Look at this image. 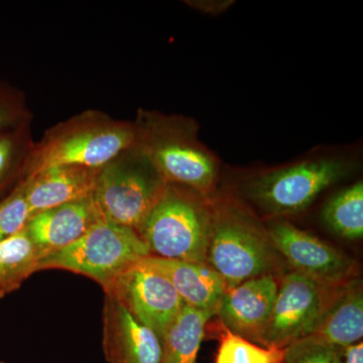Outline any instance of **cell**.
Here are the masks:
<instances>
[{"label": "cell", "mask_w": 363, "mask_h": 363, "mask_svg": "<svg viewBox=\"0 0 363 363\" xmlns=\"http://www.w3.org/2000/svg\"><path fill=\"white\" fill-rule=\"evenodd\" d=\"M133 124L135 145L167 183L191 189L205 197L212 192L218 164L198 140L194 121L140 108Z\"/></svg>", "instance_id": "1"}, {"label": "cell", "mask_w": 363, "mask_h": 363, "mask_svg": "<svg viewBox=\"0 0 363 363\" xmlns=\"http://www.w3.org/2000/svg\"><path fill=\"white\" fill-rule=\"evenodd\" d=\"M140 234L102 216L89 230L40 262L39 272L64 269L94 279L104 288L150 257Z\"/></svg>", "instance_id": "6"}, {"label": "cell", "mask_w": 363, "mask_h": 363, "mask_svg": "<svg viewBox=\"0 0 363 363\" xmlns=\"http://www.w3.org/2000/svg\"><path fill=\"white\" fill-rule=\"evenodd\" d=\"M308 336L343 350L362 342L363 293L359 279H351L334 289L324 312Z\"/></svg>", "instance_id": "16"}, {"label": "cell", "mask_w": 363, "mask_h": 363, "mask_svg": "<svg viewBox=\"0 0 363 363\" xmlns=\"http://www.w3.org/2000/svg\"><path fill=\"white\" fill-rule=\"evenodd\" d=\"M211 228L212 206L205 196L167 184L138 233L152 257L206 262Z\"/></svg>", "instance_id": "3"}, {"label": "cell", "mask_w": 363, "mask_h": 363, "mask_svg": "<svg viewBox=\"0 0 363 363\" xmlns=\"http://www.w3.org/2000/svg\"><path fill=\"white\" fill-rule=\"evenodd\" d=\"M189 6L204 13L220 14L227 11L233 4V0H191L186 1Z\"/></svg>", "instance_id": "25"}, {"label": "cell", "mask_w": 363, "mask_h": 363, "mask_svg": "<svg viewBox=\"0 0 363 363\" xmlns=\"http://www.w3.org/2000/svg\"><path fill=\"white\" fill-rule=\"evenodd\" d=\"M335 288L322 285L297 272L285 274L279 281L271 323L262 346L285 350L309 335Z\"/></svg>", "instance_id": "8"}, {"label": "cell", "mask_w": 363, "mask_h": 363, "mask_svg": "<svg viewBox=\"0 0 363 363\" xmlns=\"http://www.w3.org/2000/svg\"><path fill=\"white\" fill-rule=\"evenodd\" d=\"M100 168L64 164L23 179L30 217L50 208L93 196Z\"/></svg>", "instance_id": "14"}, {"label": "cell", "mask_w": 363, "mask_h": 363, "mask_svg": "<svg viewBox=\"0 0 363 363\" xmlns=\"http://www.w3.org/2000/svg\"><path fill=\"white\" fill-rule=\"evenodd\" d=\"M42 260L25 227L0 241V298L18 290L26 279L39 272Z\"/></svg>", "instance_id": "18"}, {"label": "cell", "mask_w": 363, "mask_h": 363, "mask_svg": "<svg viewBox=\"0 0 363 363\" xmlns=\"http://www.w3.org/2000/svg\"><path fill=\"white\" fill-rule=\"evenodd\" d=\"M104 351L108 363H161L162 341L113 298L105 295Z\"/></svg>", "instance_id": "12"}, {"label": "cell", "mask_w": 363, "mask_h": 363, "mask_svg": "<svg viewBox=\"0 0 363 363\" xmlns=\"http://www.w3.org/2000/svg\"><path fill=\"white\" fill-rule=\"evenodd\" d=\"M167 184L149 157L133 145L100 168L93 199L107 219L138 233Z\"/></svg>", "instance_id": "5"}, {"label": "cell", "mask_w": 363, "mask_h": 363, "mask_svg": "<svg viewBox=\"0 0 363 363\" xmlns=\"http://www.w3.org/2000/svg\"><path fill=\"white\" fill-rule=\"evenodd\" d=\"M213 315L184 305L162 338L161 363H197L206 325Z\"/></svg>", "instance_id": "17"}, {"label": "cell", "mask_w": 363, "mask_h": 363, "mask_svg": "<svg viewBox=\"0 0 363 363\" xmlns=\"http://www.w3.org/2000/svg\"><path fill=\"white\" fill-rule=\"evenodd\" d=\"M30 124L0 130V200L23 179L26 160L35 145Z\"/></svg>", "instance_id": "20"}, {"label": "cell", "mask_w": 363, "mask_h": 363, "mask_svg": "<svg viewBox=\"0 0 363 363\" xmlns=\"http://www.w3.org/2000/svg\"><path fill=\"white\" fill-rule=\"evenodd\" d=\"M102 216L91 196L33 215L25 229L44 259L75 242Z\"/></svg>", "instance_id": "13"}, {"label": "cell", "mask_w": 363, "mask_h": 363, "mask_svg": "<svg viewBox=\"0 0 363 363\" xmlns=\"http://www.w3.org/2000/svg\"><path fill=\"white\" fill-rule=\"evenodd\" d=\"M267 233L272 247L294 272L331 288L354 279L357 264L316 236L284 220L272 222Z\"/></svg>", "instance_id": "10"}, {"label": "cell", "mask_w": 363, "mask_h": 363, "mask_svg": "<svg viewBox=\"0 0 363 363\" xmlns=\"http://www.w3.org/2000/svg\"><path fill=\"white\" fill-rule=\"evenodd\" d=\"M322 220L332 233L346 240H362L363 236V184L339 191L323 206Z\"/></svg>", "instance_id": "19"}, {"label": "cell", "mask_w": 363, "mask_h": 363, "mask_svg": "<svg viewBox=\"0 0 363 363\" xmlns=\"http://www.w3.org/2000/svg\"><path fill=\"white\" fill-rule=\"evenodd\" d=\"M344 363H363V344L358 342L344 350Z\"/></svg>", "instance_id": "26"}, {"label": "cell", "mask_w": 363, "mask_h": 363, "mask_svg": "<svg viewBox=\"0 0 363 363\" xmlns=\"http://www.w3.org/2000/svg\"><path fill=\"white\" fill-rule=\"evenodd\" d=\"M278 255L267 231L252 215L235 205H212L206 264L220 274L226 291L248 279L274 274Z\"/></svg>", "instance_id": "4"}, {"label": "cell", "mask_w": 363, "mask_h": 363, "mask_svg": "<svg viewBox=\"0 0 363 363\" xmlns=\"http://www.w3.org/2000/svg\"><path fill=\"white\" fill-rule=\"evenodd\" d=\"M135 140L133 121L87 109L45 130L26 160L23 178L64 164L101 168Z\"/></svg>", "instance_id": "2"}, {"label": "cell", "mask_w": 363, "mask_h": 363, "mask_svg": "<svg viewBox=\"0 0 363 363\" xmlns=\"http://www.w3.org/2000/svg\"><path fill=\"white\" fill-rule=\"evenodd\" d=\"M33 113L25 93L0 80V130L32 123Z\"/></svg>", "instance_id": "24"}, {"label": "cell", "mask_w": 363, "mask_h": 363, "mask_svg": "<svg viewBox=\"0 0 363 363\" xmlns=\"http://www.w3.org/2000/svg\"><path fill=\"white\" fill-rule=\"evenodd\" d=\"M278 290L277 277L266 274L226 291L217 312L224 328L262 346Z\"/></svg>", "instance_id": "11"}, {"label": "cell", "mask_w": 363, "mask_h": 363, "mask_svg": "<svg viewBox=\"0 0 363 363\" xmlns=\"http://www.w3.org/2000/svg\"><path fill=\"white\" fill-rule=\"evenodd\" d=\"M142 264L168 279L184 304L217 315L226 286L218 272L206 262H191L150 257Z\"/></svg>", "instance_id": "15"}, {"label": "cell", "mask_w": 363, "mask_h": 363, "mask_svg": "<svg viewBox=\"0 0 363 363\" xmlns=\"http://www.w3.org/2000/svg\"><path fill=\"white\" fill-rule=\"evenodd\" d=\"M285 350L264 347L224 328L215 363H283Z\"/></svg>", "instance_id": "21"}, {"label": "cell", "mask_w": 363, "mask_h": 363, "mask_svg": "<svg viewBox=\"0 0 363 363\" xmlns=\"http://www.w3.org/2000/svg\"><path fill=\"white\" fill-rule=\"evenodd\" d=\"M0 363H4V362H0Z\"/></svg>", "instance_id": "27"}, {"label": "cell", "mask_w": 363, "mask_h": 363, "mask_svg": "<svg viewBox=\"0 0 363 363\" xmlns=\"http://www.w3.org/2000/svg\"><path fill=\"white\" fill-rule=\"evenodd\" d=\"M283 363H344V350L306 336L286 346Z\"/></svg>", "instance_id": "22"}, {"label": "cell", "mask_w": 363, "mask_h": 363, "mask_svg": "<svg viewBox=\"0 0 363 363\" xmlns=\"http://www.w3.org/2000/svg\"><path fill=\"white\" fill-rule=\"evenodd\" d=\"M350 173L337 157L308 160L253 178L245 188L248 199L272 216L303 211L327 188Z\"/></svg>", "instance_id": "7"}, {"label": "cell", "mask_w": 363, "mask_h": 363, "mask_svg": "<svg viewBox=\"0 0 363 363\" xmlns=\"http://www.w3.org/2000/svg\"><path fill=\"white\" fill-rule=\"evenodd\" d=\"M104 292L161 340L185 305L169 279L142 262L114 279Z\"/></svg>", "instance_id": "9"}, {"label": "cell", "mask_w": 363, "mask_h": 363, "mask_svg": "<svg viewBox=\"0 0 363 363\" xmlns=\"http://www.w3.org/2000/svg\"><path fill=\"white\" fill-rule=\"evenodd\" d=\"M30 212L26 200L23 179L0 200V241L11 238L26 225Z\"/></svg>", "instance_id": "23"}]
</instances>
